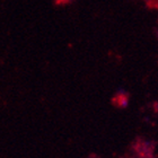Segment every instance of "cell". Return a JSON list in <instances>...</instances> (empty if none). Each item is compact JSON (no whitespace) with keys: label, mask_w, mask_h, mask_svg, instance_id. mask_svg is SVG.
Returning <instances> with one entry per match:
<instances>
[{"label":"cell","mask_w":158,"mask_h":158,"mask_svg":"<svg viewBox=\"0 0 158 158\" xmlns=\"http://www.w3.org/2000/svg\"><path fill=\"white\" fill-rule=\"evenodd\" d=\"M118 105L122 106V107H125V106L128 105V98L125 96H120V98H118Z\"/></svg>","instance_id":"1"}]
</instances>
